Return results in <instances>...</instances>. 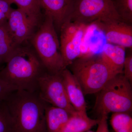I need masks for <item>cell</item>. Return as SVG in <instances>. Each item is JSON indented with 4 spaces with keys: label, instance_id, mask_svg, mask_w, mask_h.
<instances>
[{
    "label": "cell",
    "instance_id": "obj_8",
    "mask_svg": "<svg viewBox=\"0 0 132 132\" xmlns=\"http://www.w3.org/2000/svg\"><path fill=\"white\" fill-rule=\"evenodd\" d=\"M86 27L69 20L60 29L61 50L67 67L81 55V42Z\"/></svg>",
    "mask_w": 132,
    "mask_h": 132
},
{
    "label": "cell",
    "instance_id": "obj_27",
    "mask_svg": "<svg viewBox=\"0 0 132 132\" xmlns=\"http://www.w3.org/2000/svg\"></svg>",
    "mask_w": 132,
    "mask_h": 132
},
{
    "label": "cell",
    "instance_id": "obj_26",
    "mask_svg": "<svg viewBox=\"0 0 132 132\" xmlns=\"http://www.w3.org/2000/svg\"><path fill=\"white\" fill-rule=\"evenodd\" d=\"M86 132H94L93 131H90V130H89V131H87Z\"/></svg>",
    "mask_w": 132,
    "mask_h": 132
},
{
    "label": "cell",
    "instance_id": "obj_10",
    "mask_svg": "<svg viewBox=\"0 0 132 132\" xmlns=\"http://www.w3.org/2000/svg\"><path fill=\"white\" fill-rule=\"evenodd\" d=\"M93 24L104 33L107 43L132 48V25L120 20L98 21Z\"/></svg>",
    "mask_w": 132,
    "mask_h": 132
},
{
    "label": "cell",
    "instance_id": "obj_21",
    "mask_svg": "<svg viewBox=\"0 0 132 132\" xmlns=\"http://www.w3.org/2000/svg\"><path fill=\"white\" fill-rule=\"evenodd\" d=\"M11 0H0V23L6 21L12 8Z\"/></svg>",
    "mask_w": 132,
    "mask_h": 132
},
{
    "label": "cell",
    "instance_id": "obj_12",
    "mask_svg": "<svg viewBox=\"0 0 132 132\" xmlns=\"http://www.w3.org/2000/svg\"><path fill=\"white\" fill-rule=\"evenodd\" d=\"M66 93L71 105L75 111L87 112L85 94L79 82L67 68L62 72Z\"/></svg>",
    "mask_w": 132,
    "mask_h": 132
},
{
    "label": "cell",
    "instance_id": "obj_22",
    "mask_svg": "<svg viewBox=\"0 0 132 132\" xmlns=\"http://www.w3.org/2000/svg\"><path fill=\"white\" fill-rule=\"evenodd\" d=\"M17 90L0 78V103L4 101L12 92Z\"/></svg>",
    "mask_w": 132,
    "mask_h": 132
},
{
    "label": "cell",
    "instance_id": "obj_23",
    "mask_svg": "<svg viewBox=\"0 0 132 132\" xmlns=\"http://www.w3.org/2000/svg\"><path fill=\"white\" fill-rule=\"evenodd\" d=\"M123 74L131 83L132 82V55L126 56L123 65Z\"/></svg>",
    "mask_w": 132,
    "mask_h": 132
},
{
    "label": "cell",
    "instance_id": "obj_1",
    "mask_svg": "<svg viewBox=\"0 0 132 132\" xmlns=\"http://www.w3.org/2000/svg\"><path fill=\"white\" fill-rule=\"evenodd\" d=\"M6 63L0 78L17 90L38 92L39 79L46 70L35 51L21 45Z\"/></svg>",
    "mask_w": 132,
    "mask_h": 132
},
{
    "label": "cell",
    "instance_id": "obj_6",
    "mask_svg": "<svg viewBox=\"0 0 132 132\" xmlns=\"http://www.w3.org/2000/svg\"><path fill=\"white\" fill-rule=\"evenodd\" d=\"M120 20L112 0H73L71 21L87 26L98 21Z\"/></svg>",
    "mask_w": 132,
    "mask_h": 132
},
{
    "label": "cell",
    "instance_id": "obj_4",
    "mask_svg": "<svg viewBox=\"0 0 132 132\" xmlns=\"http://www.w3.org/2000/svg\"><path fill=\"white\" fill-rule=\"evenodd\" d=\"M44 17L39 29L32 36V43L46 71L50 73H60L67 67L62 55L52 17L45 13Z\"/></svg>",
    "mask_w": 132,
    "mask_h": 132
},
{
    "label": "cell",
    "instance_id": "obj_25",
    "mask_svg": "<svg viewBox=\"0 0 132 132\" xmlns=\"http://www.w3.org/2000/svg\"><path fill=\"white\" fill-rule=\"evenodd\" d=\"M3 63L2 61L1 60V59H0V67H1V65Z\"/></svg>",
    "mask_w": 132,
    "mask_h": 132
},
{
    "label": "cell",
    "instance_id": "obj_15",
    "mask_svg": "<svg viewBox=\"0 0 132 132\" xmlns=\"http://www.w3.org/2000/svg\"><path fill=\"white\" fill-rule=\"evenodd\" d=\"M99 121V118L94 119L89 118L87 112L76 111L59 132H86L98 125Z\"/></svg>",
    "mask_w": 132,
    "mask_h": 132
},
{
    "label": "cell",
    "instance_id": "obj_3",
    "mask_svg": "<svg viewBox=\"0 0 132 132\" xmlns=\"http://www.w3.org/2000/svg\"><path fill=\"white\" fill-rule=\"evenodd\" d=\"M69 66L85 95L97 93L110 80L119 74L104 60L101 54L81 55Z\"/></svg>",
    "mask_w": 132,
    "mask_h": 132
},
{
    "label": "cell",
    "instance_id": "obj_13",
    "mask_svg": "<svg viewBox=\"0 0 132 132\" xmlns=\"http://www.w3.org/2000/svg\"><path fill=\"white\" fill-rule=\"evenodd\" d=\"M72 114L64 109L47 104L45 109L47 132H59Z\"/></svg>",
    "mask_w": 132,
    "mask_h": 132
},
{
    "label": "cell",
    "instance_id": "obj_24",
    "mask_svg": "<svg viewBox=\"0 0 132 132\" xmlns=\"http://www.w3.org/2000/svg\"><path fill=\"white\" fill-rule=\"evenodd\" d=\"M107 115L104 114L100 116L99 122L97 125L98 127L95 132H110L108 125Z\"/></svg>",
    "mask_w": 132,
    "mask_h": 132
},
{
    "label": "cell",
    "instance_id": "obj_7",
    "mask_svg": "<svg viewBox=\"0 0 132 132\" xmlns=\"http://www.w3.org/2000/svg\"><path fill=\"white\" fill-rule=\"evenodd\" d=\"M38 85L39 95L46 103L64 109L72 114L76 112L69 101L62 72L52 74L46 71L39 79Z\"/></svg>",
    "mask_w": 132,
    "mask_h": 132
},
{
    "label": "cell",
    "instance_id": "obj_5",
    "mask_svg": "<svg viewBox=\"0 0 132 132\" xmlns=\"http://www.w3.org/2000/svg\"><path fill=\"white\" fill-rule=\"evenodd\" d=\"M123 73L116 75L97 94L94 109L101 116L112 113H130L132 109V90Z\"/></svg>",
    "mask_w": 132,
    "mask_h": 132
},
{
    "label": "cell",
    "instance_id": "obj_19",
    "mask_svg": "<svg viewBox=\"0 0 132 132\" xmlns=\"http://www.w3.org/2000/svg\"><path fill=\"white\" fill-rule=\"evenodd\" d=\"M0 132H18L15 121L5 101L0 103Z\"/></svg>",
    "mask_w": 132,
    "mask_h": 132
},
{
    "label": "cell",
    "instance_id": "obj_9",
    "mask_svg": "<svg viewBox=\"0 0 132 132\" xmlns=\"http://www.w3.org/2000/svg\"><path fill=\"white\" fill-rule=\"evenodd\" d=\"M7 23L15 44L19 46L32 37L39 22L29 17L21 10L12 8Z\"/></svg>",
    "mask_w": 132,
    "mask_h": 132
},
{
    "label": "cell",
    "instance_id": "obj_14",
    "mask_svg": "<svg viewBox=\"0 0 132 132\" xmlns=\"http://www.w3.org/2000/svg\"><path fill=\"white\" fill-rule=\"evenodd\" d=\"M125 48L121 46L107 43L101 54L104 60L118 74L123 73L126 57Z\"/></svg>",
    "mask_w": 132,
    "mask_h": 132
},
{
    "label": "cell",
    "instance_id": "obj_2",
    "mask_svg": "<svg viewBox=\"0 0 132 132\" xmlns=\"http://www.w3.org/2000/svg\"><path fill=\"white\" fill-rule=\"evenodd\" d=\"M4 101L18 132H47L45 109L47 103L40 98L39 92L16 90Z\"/></svg>",
    "mask_w": 132,
    "mask_h": 132
},
{
    "label": "cell",
    "instance_id": "obj_20",
    "mask_svg": "<svg viewBox=\"0 0 132 132\" xmlns=\"http://www.w3.org/2000/svg\"><path fill=\"white\" fill-rule=\"evenodd\" d=\"M121 20L132 24V0H112Z\"/></svg>",
    "mask_w": 132,
    "mask_h": 132
},
{
    "label": "cell",
    "instance_id": "obj_16",
    "mask_svg": "<svg viewBox=\"0 0 132 132\" xmlns=\"http://www.w3.org/2000/svg\"><path fill=\"white\" fill-rule=\"evenodd\" d=\"M9 29L6 21L0 23V59L6 63L18 47Z\"/></svg>",
    "mask_w": 132,
    "mask_h": 132
},
{
    "label": "cell",
    "instance_id": "obj_17",
    "mask_svg": "<svg viewBox=\"0 0 132 132\" xmlns=\"http://www.w3.org/2000/svg\"><path fill=\"white\" fill-rule=\"evenodd\" d=\"M30 18L40 22L42 14L40 0H11Z\"/></svg>",
    "mask_w": 132,
    "mask_h": 132
},
{
    "label": "cell",
    "instance_id": "obj_18",
    "mask_svg": "<svg viewBox=\"0 0 132 132\" xmlns=\"http://www.w3.org/2000/svg\"><path fill=\"white\" fill-rule=\"evenodd\" d=\"M110 122L114 132H132V118L130 113H113Z\"/></svg>",
    "mask_w": 132,
    "mask_h": 132
},
{
    "label": "cell",
    "instance_id": "obj_11",
    "mask_svg": "<svg viewBox=\"0 0 132 132\" xmlns=\"http://www.w3.org/2000/svg\"><path fill=\"white\" fill-rule=\"evenodd\" d=\"M45 13L52 17L55 29L60 30L66 22L70 20L73 9V0H40Z\"/></svg>",
    "mask_w": 132,
    "mask_h": 132
}]
</instances>
